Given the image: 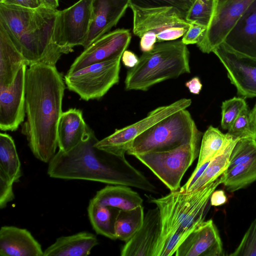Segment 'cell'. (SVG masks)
<instances>
[{
  "instance_id": "6da1fadb",
  "label": "cell",
  "mask_w": 256,
  "mask_h": 256,
  "mask_svg": "<svg viewBox=\"0 0 256 256\" xmlns=\"http://www.w3.org/2000/svg\"><path fill=\"white\" fill-rule=\"evenodd\" d=\"M56 66L34 64L26 74V120L22 132L38 160L48 162L58 146L57 128L66 88Z\"/></svg>"
},
{
  "instance_id": "7a4b0ae2",
  "label": "cell",
  "mask_w": 256,
  "mask_h": 256,
  "mask_svg": "<svg viewBox=\"0 0 256 256\" xmlns=\"http://www.w3.org/2000/svg\"><path fill=\"white\" fill-rule=\"evenodd\" d=\"M90 127L80 142L71 150H60L48 162V174L52 178L82 180L108 184L124 185L157 194L156 188L125 156L98 148V142Z\"/></svg>"
},
{
  "instance_id": "3957f363",
  "label": "cell",
  "mask_w": 256,
  "mask_h": 256,
  "mask_svg": "<svg viewBox=\"0 0 256 256\" xmlns=\"http://www.w3.org/2000/svg\"><path fill=\"white\" fill-rule=\"evenodd\" d=\"M222 180L220 176L197 190L184 192L179 188L170 191L164 196L150 200L158 208L160 217V233L155 250L166 238L174 234L186 238L204 220L211 195L222 184Z\"/></svg>"
},
{
  "instance_id": "277c9868",
  "label": "cell",
  "mask_w": 256,
  "mask_h": 256,
  "mask_svg": "<svg viewBox=\"0 0 256 256\" xmlns=\"http://www.w3.org/2000/svg\"><path fill=\"white\" fill-rule=\"evenodd\" d=\"M189 60V50L182 40L158 42L151 51L144 52L127 72L125 89L146 91L156 84L190 73Z\"/></svg>"
},
{
  "instance_id": "5b68a950",
  "label": "cell",
  "mask_w": 256,
  "mask_h": 256,
  "mask_svg": "<svg viewBox=\"0 0 256 256\" xmlns=\"http://www.w3.org/2000/svg\"><path fill=\"white\" fill-rule=\"evenodd\" d=\"M202 133L186 109L172 114L138 136L127 152L130 155L164 152L190 142Z\"/></svg>"
},
{
  "instance_id": "8992f818",
  "label": "cell",
  "mask_w": 256,
  "mask_h": 256,
  "mask_svg": "<svg viewBox=\"0 0 256 256\" xmlns=\"http://www.w3.org/2000/svg\"><path fill=\"white\" fill-rule=\"evenodd\" d=\"M58 10L40 6L35 8L31 20L16 46L28 66L44 64L56 66L66 52L52 41Z\"/></svg>"
},
{
  "instance_id": "52a82bcc",
  "label": "cell",
  "mask_w": 256,
  "mask_h": 256,
  "mask_svg": "<svg viewBox=\"0 0 256 256\" xmlns=\"http://www.w3.org/2000/svg\"><path fill=\"white\" fill-rule=\"evenodd\" d=\"M202 137L174 149L152 152L134 156L148 168L170 190L180 188L184 174L198 157Z\"/></svg>"
},
{
  "instance_id": "ba28073f",
  "label": "cell",
  "mask_w": 256,
  "mask_h": 256,
  "mask_svg": "<svg viewBox=\"0 0 256 256\" xmlns=\"http://www.w3.org/2000/svg\"><path fill=\"white\" fill-rule=\"evenodd\" d=\"M122 55L66 73L64 81L67 88L83 100L100 99L118 82Z\"/></svg>"
},
{
  "instance_id": "9c48e42d",
  "label": "cell",
  "mask_w": 256,
  "mask_h": 256,
  "mask_svg": "<svg viewBox=\"0 0 256 256\" xmlns=\"http://www.w3.org/2000/svg\"><path fill=\"white\" fill-rule=\"evenodd\" d=\"M129 7L133 14V33L140 38L145 33L152 32L156 34L157 42L174 40L183 36L190 26L172 6Z\"/></svg>"
},
{
  "instance_id": "30bf717a",
  "label": "cell",
  "mask_w": 256,
  "mask_h": 256,
  "mask_svg": "<svg viewBox=\"0 0 256 256\" xmlns=\"http://www.w3.org/2000/svg\"><path fill=\"white\" fill-rule=\"evenodd\" d=\"M92 0H79L72 6L58 10L52 41L68 54L73 48L84 44L92 21Z\"/></svg>"
},
{
  "instance_id": "8fae6325",
  "label": "cell",
  "mask_w": 256,
  "mask_h": 256,
  "mask_svg": "<svg viewBox=\"0 0 256 256\" xmlns=\"http://www.w3.org/2000/svg\"><path fill=\"white\" fill-rule=\"evenodd\" d=\"M190 98H181L172 104L156 108L141 120L120 129H116L109 136L95 144L98 148L111 154L124 156L134 140L140 134L162 120L190 106Z\"/></svg>"
},
{
  "instance_id": "7c38bea8",
  "label": "cell",
  "mask_w": 256,
  "mask_h": 256,
  "mask_svg": "<svg viewBox=\"0 0 256 256\" xmlns=\"http://www.w3.org/2000/svg\"><path fill=\"white\" fill-rule=\"evenodd\" d=\"M254 0H213L212 13L200 40V50L209 54L224 42L244 12Z\"/></svg>"
},
{
  "instance_id": "4fadbf2b",
  "label": "cell",
  "mask_w": 256,
  "mask_h": 256,
  "mask_svg": "<svg viewBox=\"0 0 256 256\" xmlns=\"http://www.w3.org/2000/svg\"><path fill=\"white\" fill-rule=\"evenodd\" d=\"M212 52L226 68L238 95L244 98L256 97V58L235 52L223 44Z\"/></svg>"
},
{
  "instance_id": "5bb4252c",
  "label": "cell",
  "mask_w": 256,
  "mask_h": 256,
  "mask_svg": "<svg viewBox=\"0 0 256 256\" xmlns=\"http://www.w3.org/2000/svg\"><path fill=\"white\" fill-rule=\"evenodd\" d=\"M27 66H22L9 86H0V129L2 131H15L24 121Z\"/></svg>"
},
{
  "instance_id": "9a60e30c",
  "label": "cell",
  "mask_w": 256,
  "mask_h": 256,
  "mask_svg": "<svg viewBox=\"0 0 256 256\" xmlns=\"http://www.w3.org/2000/svg\"><path fill=\"white\" fill-rule=\"evenodd\" d=\"M129 30L118 28L104 34L78 56L67 74H71L92 64L122 54L131 40Z\"/></svg>"
},
{
  "instance_id": "2e32d148",
  "label": "cell",
  "mask_w": 256,
  "mask_h": 256,
  "mask_svg": "<svg viewBox=\"0 0 256 256\" xmlns=\"http://www.w3.org/2000/svg\"><path fill=\"white\" fill-rule=\"evenodd\" d=\"M222 244L212 220H204L185 238L175 256H224Z\"/></svg>"
},
{
  "instance_id": "e0dca14e",
  "label": "cell",
  "mask_w": 256,
  "mask_h": 256,
  "mask_svg": "<svg viewBox=\"0 0 256 256\" xmlns=\"http://www.w3.org/2000/svg\"><path fill=\"white\" fill-rule=\"evenodd\" d=\"M160 233V217L158 208L148 210L140 228L128 242L120 251L121 256H154Z\"/></svg>"
},
{
  "instance_id": "ac0fdd59",
  "label": "cell",
  "mask_w": 256,
  "mask_h": 256,
  "mask_svg": "<svg viewBox=\"0 0 256 256\" xmlns=\"http://www.w3.org/2000/svg\"><path fill=\"white\" fill-rule=\"evenodd\" d=\"M130 4V0H92V21L83 46L84 48L109 32L124 16Z\"/></svg>"
},
{
  "instance_id": "d6986e66",
  "label": "cell",
  "mask_w": 256,
  "mask_h": 256,
  "mask_svg": "<svg viewBox=\"0 0 256 256\" xmlns=\"http://www.w3.org/2000/svg\"><path fill=\"white\" fill-rule=\"evenodd\" d=\"M222 44L235 52L256 58V0L248 6Z\"/></svg>"
},
{
  "instance_id": "ffe728a7",
  "label": "cell",
  "mask_w": 256,
  "mask_h": 256,
  "mask_svg": "<svg viewBox=\"0 0 256 256\" xmlns=\"http://www.w3.org/2000/svg\"><path fill=\"white\" fill-rule=\"evenodd\" d=\"M40 244L25 228L3 226L0 230L1 256H44Z\"/></svg>"
},
{
  "instance_id": "44dd1931",
  "label": "cell",
  "mask_w": 256,
  "mask_h": 256,
  "mask_svg": "<svg viewBox=\"0 0 256 256\" xmlns=\"http://www.w3.org/2000/svg\"><path fill=\"white\" fill-rule=\"evenodd\" d=\"M88 127L81 110L71 108L62 112L57 128L59 150L67 152L75 147L82 140Z\"/></svg>"
},
{
  "instance_id": "7402d4cb",
  "label": "cell",
  "mask_w": 256,
  "mask_h": 256,
  "mask_svg": "<svg viewBox=\"0 0 256 256\" xmlns=\"http://www.w3.org/2000/svg\"><path fill=\"white\" fill-rule=\"evenodd\" d=\"M98 244L95 234L80 232L57 238L44 250V256H86Z\"/></svg>"
},
{
  "instance_id": "603a6c76",
  "label": "cell",
  "mask_w": 256,
  "mask_h": 256,
  "mask_svg": "<svg viewBox=\"0 0 256 256\" xmlns=\"http://www.w3.org/2000/svg\"><path fill=\"white\" fill-rule=\"evenodd\" d=\"M23 64L26 60L0 24V86H9Z\"/></svg>"
},
{
  "instance_id": "cb8c5ba5",
  "label": "cell",
  "mask_w": 256,
  "mask_h": 256,
  "mask_svg": "<svg viewBox=\"0 0 256 256\" xmlns=\"http://www.w3.org/2000/svg\"><path fill=\"white\" fill-rule=\"evenodd\" d=\"M92 200L100 204L118 210H128L142 205L140 195L130 186L108 185L98 191Z\"/></svg>"
},
{
  "instance_id": "d4e9b609",
  "label": "cell",
  "mask_w": 256,
  "mask_h": 256,
  "mask_svg": "<svg viewBox=\"0 0 256 256\" xmlns=\"http://www.w3.org/2000/svg\"><path fill=\"white\" fill-rule=\"evenodd\" d=\"M35 8L0 3V24L16 46L28 26Z\"/></svg>"
},
{
  "instance_id": "484cf974",
  "label": "cell",
  "mask_w": 256,
  "mask_h": 256,
  "mask_svg": "<svg viewBox=\"0 0 256 256\" xmlns=\"http://www.w3.org/2000/svg\"><path fill=\"white\" fill-rule=\"evenodd\" d=\"M222 184L226 190L234 192L256 180V154L246 161L227 168Z\"/></svg>"
},
{
  "instance_id": "4316f807",
  "label": "cell",
  "mask_w": 256,
  "mask_h": 256,
  "mask_svg": "<svg viewBox=\"0 0 256 256\" xmlns=\"http://www.w3.org/2000/svg\"><path fill=\"white\" fill-rule=\"evenodd\" d=\"M144 216L142 205L131 210H118L114 221L116 238L125 242L129 240L142 227Z\"/></svg>"
},
{
  "instance_id": "83f0119b",
  "label": "cell",
  "mask_w": 256,
  "mask_h": 256,
  "mask_svg": "<svg viewBox=\"0 0 256 256\" xmlns=\"http://www.w3.org/2000/svg\"><path fill=\"white\" fill-rule=\"evenodd\" d=\"M0 170L14 183L22 176L21 164L14 140L6 133L0 134Z\"/></svg>"
},
{
  "instance_id": "f1b7e54d",
  "label": "cell",
  "mask_w": 256,
  "mask_h": 256,
  "mask_svg": "<svg viewBox=\"0 0 256 256\" xmlns=\"http://www.w3.org/2000/svg\"><path fill=\"white\" fill-rule=\"evenodd\" d=\"M115 208L104 206L90 201L88 208V218L95 232L112 240H116L114 231V221L116 212Z\"/></svg>"
},
{
  "instance_id": "f546056e",
  "label": "cell",
  "mask_w": 256,
  "mask_h": 256,
  "mask_svg": "<svg viewBox=\"0 0 256 256\" xmlns=\"http://www.w3.org/2000/svg\"><path fill=\"white\" fill-rule=\"evenodd\" d=\"M238 139L232 138L220 152L208 164L206 168L190 188L189 192L197 190L220 178L228 168L231 152Z\"/></svg>"
},
{
  "instance_id": "4dcf8cb0",
  "label": "cell",
  "mask_w": 256,
  "mask_h": 256,
  "mask_svg": "<svg viewBox=\"0 0 256 256\" xmlns=\"http://www.w3.org/2000/svg\"><path fill=\"white\" fill-rule=\"evenodd\" d=\"M232 137L218 128L210 126L202 137L196 168L209 162L224 148Z\"/></svg>"
},
{
  "instance_id": "1f68e13d",
  "label": "cell",
  "mask_w": 256,
  "mask_h": 256,
  "mask_svg": "<svg viewBox=\"0 0 256 256\" xmlns=\"http://www.w3.org/2000/svg\"><path fill=\"white\" fill-rule=\"evenodd\" d=\"M195 0H130V5L149 8L172 6L180 16L185 19L188 10Z\"/></svg>"
},
{
  "instance_id": "d6a6232c",
  "label": "cell",
  "mask_w": 256,
  "mask_h": 256,
  "mask_svg": "<svg viewBox=\"0 0 256 256\" xmlns=\"http://www.w3.org/2000/svg\"><path fill=\"white\" fill-rule=\"evenodd\" d=\"M256 154V140L254 138L239 140L231 152L228 168L246 161Z\"/></svg>"
},
{
  "instance_id": "836d02e7",
  "label": "cell",
  "mask_w": 256,
  "mask_h": 256,
  "mask_svg": "<svg viewBox=\"0 0 256 256\" xmlns=\"http://www.w3.org/2000/svg\"><path fill=\"white\" fill-rule=\"evenodd\" d=\"M247 106L245 100L242 98L234 97L222 102L221 126L228 130L242 110Z\"/></svg>"
},
{
  "instance_id": "e575fe53",
  "label": "cell",
  "mask_w": 256,
  "mask_h": 256,
  "mask_svg": "<svg viewBox=\"0 0 256 256\" xmlns=\"http://www.w3.org/2000/svg\"><path fill=\"white\" fill-rule=\"evenodd\" d=\"M213 0H195L186 16L188 22H196L207 27L213 11Z\"/></svg>"
},
{
  "instance_id": "d590c367",
  "label": "cell",
  "mask_w": 256,
  "mask_h": 256,
  "mask_svg": "<svg viewBox=\"0 0 256 256\" xmlns=\"http://www.w3.org/2000/svg\"><path fill=\"white\" fill-rule=\"evenodd\" d=\"M227 134L235 139L246 138H254L250 121V111L248 106L240 112Z\"/></svg>"
},
{
  "instance_id": "8d00e7d4",
  "label": "cell",
  "mask_w": 256,
  "mask_h": 256,
  "mask_svg": "<svg viewBox=\"0 0 256 256\" xmlns=\"http://www.w3.org/2000/svg\"><path fill=\"white\" fill-rule=\"evenodd\" d=\"M230 256H256V217Z\"/></svg>"
},
{
  "instance_id": "74e56055",
  "label": "cell",
  "mask_w": 256,
  "mask_h": 256,
  "mask_svg": "<svg viewBox=\"0 0 256 256\" xmlns=\"http://www.w3.org/2000/svg\"><path fill=\"white\" fill-rule=\"evenodd\" d=\"M14 182L2 172L0 170V208H5L7 204L14 198L13 191Z\"/></svg>"
},
{
  "instance_id": "f35d334b",
  "label": "cell",
  "mask_w": 256,
  "mask_h": 256,
  "mask_svg": "<svg viewBox=\"0 0 256 256\" xmlns=\"http://www.w3.org/2000/svg\"><path fill=\"white\" fill-rule=\"evenodd\" d=\"M206 26L193 22L190 23V26L187 32L183 36L182 42L186 45L196 44L202 38Z\"/></svg>"
},
{
  "instance_id": "ab89813d",
  "label": "cell",
  "mask_w": 256,
  "mask_h": 256,
  "mask_svg": "<svg viewBox=\"0 0 256 256\" xmlns=\"http://www.w3.org/2000/svg\"><path fill=\"white\" fill-rule=\"evenodd\" d=\"M140 38V48L143 52L152 50L157 42L156 36L152 32L145 33Z\"/></svg>"
},
{
  "instance_id": "60d3db41",
  "label": "cell",
  "mask_w": 256,
  "mask_h": 256,
  "mask_svg": "<svg viewBox=\"0 0 256 256\" xmlns=\"http://www.w3.org/2000/svg\"><path fill=\"white\" fill-rule=\"evenodd\" d=\"M0 3L17 5L34 9L40 6V0H0Z\"/></svg>"
},
{
  "instance_id": "b9f144b4",
  "label": "cell",
  "mask_w": 256,
  "mask_h": 256,
  "mask_svg": "<svg viewBox=\"0 0 256 256\" xmlns=\"http://www.w3.org/2000/svg\"><path fill=\"white\" fill-rule=\"evenodd\" d=\"M139 58L133 52L125 50L122 55V60L124 64L128 68H132L138 64Z\"/></svg>"
},
{
  "instance_id": "7bdbcfd3",
  "label": "cell",
  "mask_w": 256,
  "mask_h": 256,
  "mask_svg": "<svg viewBox=\"0 0 256 256\" xmlns=\"http://www.w3.org/2000/svg\"><path fill=\"white\" fill-rule=\"evenodd\" d=\"M228 202L227 197L223 190H214L211 195L210 202L212 206H219Z\"/></svg>"
},
{
  "instance_id": "ee69618b",
  "label": "cell",
  "mask_w": 256,
  "mask_h": 256,
  "mask_svg": "<svg viewBox=\"0 0 256 256\" xmlns=\"http://www.w3.org/2000/svg\"><path fill=\"white\" fill-rule=\"evenodd\" d=\"M186 86L188 88L190 92L194 94H198L202 88V84L200 78L195 76L186 82Z\"/></svg>"
},
{
  "instance_id": "f6af8a7d",
  "label": "cell",
  "mask_w": 256,
  "mask_h": 256,
  "mask_svg": "<svg viewBox=\"0 0 256 256\" xmlns=\"http://www.w3.org/2000/svg\"><path fill=\"white\" fill-rule=\"evenodd\" d=\"M40 6L56 10L59 6V0H40Z\"/></svg>"
},
{
  "instance_id": "bcb514c9",
  "label": "cell",
  "mask_w": 256,
  "mask_h": 256,
  "mask_svg": "<svg viewBox=\"0 0 256 256\" xmlns=\"http://www.w3.org/2000/svg\"><path fill=\"white\" fill-rule=\"evenodd\" d=\"M250 121L254 134V139L256 140V104L250 111Z\"/></svg>"
}]
</instances>
